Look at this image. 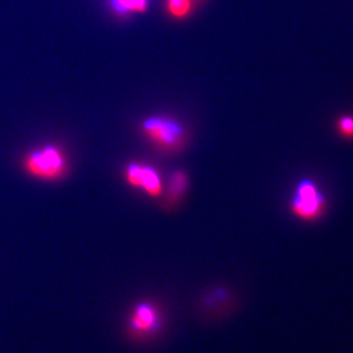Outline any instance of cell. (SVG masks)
Returning a JSON list of instances; mask_svg holds the SVG:
<instances>
[{"label":"cell","instance_id":"obj_2","mask_svg":"<svg viewBox=\"0 0 353 353\" xmlns=\"http://www.w3.org/2000/svg\"><path fill=\"white\" fill-rule=\"evenodd\" d=\"M235 305L236 299L232 289L224 285H211L197 295L194 311L201 323L214 325L231 316Z\"/></svg>","mask_w":353,"mask_h":353},{"label":"cell","instance_id":"obj_10","mask_svg":"<svg viewBox=\"0 0 353 353\" xmlns=\"http://www.w3.org/2000/svg\"><path fill=\"white\" fill-rule=\"evenodd\" d=\"M186 187V176L183 174H176L172 176V181H171V188H172V193L179 194L185 190Z\"/></svg>","mask_w":353,"mask_h":353},{"label":"cell","instance_id":"obj_7","mask_svg":"<svg viewBox=\"0 0 353 353\" xmlns=\"http://www.w3.org/2000/svg\"><path fill=\"white\" fill-rule=\"evenodd\" d=\"M337 132L345 139H353V116L343 115L337 119Z\"/></svg>","mask_w":353,"mask_h":353},{"label":"cell","instance_id":"obj_3","mask_svg":"<svg viewBox=\"0 0 353 353\" xmlns=\"http://www.w3.org/2000/svg\"><path fill=\"white\" fill-rule=\"evenodd\" d=\"M289 208L301 221H316L326 212L327 199L314 180L303 178L296 185Z\"/></svg>","mask_w":353,"mask_h":353},{"label":"cell","instance_id":"obj_9","mask_svg":"<svg viewBox=\"0 0 353 353\" xmlns=\"http://www.w3.org/2000/svg\"><path fill=\"white\" fill-rule=\"evenodd\" d=\"M168 8L176 17H183L190 10V0H169Z\"/></svg>","mask_w":353,"mask_h":353},{"label":"cell","instance_id":"obj_4","mask_svg":"<svg viewBox=\"0 0 353 353\" xmlns=\"http://www.w3.org/2000/svg\"><path fill=\"white\" fill-rule=\"evenodd\" d=\"M23 168L29 176L37 179L55 180L65 174L67 160L57 147L45 146L28 154Z\"/></svg>","mask_w":353,"mask_h":353},{"label":"cell","instance_id":"obj_8","mask_svg":"<svg viewBox=\"0 0 353 353\" xmlns=\"http://www.w3.org/2000/svg\"><path fill=\"white\" fill-rule=\"evenodd\" d=\"M114 5L119 10H136L143 12L146 10V0H114Z\"/></svg>","mask_w":353,"mask_h":353},{"label":"cell","instance_id":"obj_1","mask_svg":"<svg viewBox=\"0 0 353 353\" xmlns=\"http://www.w3.org/2000/svg\"><path fill=\"white\" fill-rule=\"evenodd\" d=\"M169 312L162 301L150 296L130 305L123 318V340L131 347H153L168 332Z\"/></svg>","mask_w":353,"mask_h":353},{"label":"cell","instance_id":"obj_5","mask_svg":"<svg viewBox=\"0 0 353 353\" xmlns=\"http://www.w3.org/2000/svg\"><path fill=\"white\" fill-rule=\"evenodd\" d=\"M145 134L157 146L162 148H176L183 143L185 132L181 126L172 119L150 117L143 124Z\"/></svg>","mask_w":353,"mask_h":353},{"label":"cell","instance_id":"obj_6","mask_svg":"<svg viewBox=\"0 0 353 353\" xmlns=\"http://www.w3.org/2000/svg\"><path fill=\"white\" fill-rule=\"evenodd\" d=\"M125 176L131 186L141 188L150 196L157 197L162 194V180L154 168L141 164H130L126 168Z\"/></svg>","mask_w":353,"mask_h":353}]
</instances>
